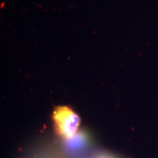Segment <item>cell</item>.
I'll return each instance as SVG.
<instances>
[{
	"mask_svg": "<svg viewBox=\"0 0 158 158\" xmlns=\"http://www.w3.org/2000/svg\"><path fill=\"white\" fill-rule=\"evenodd\" d=\"M53 119L57 133L67 140L78 133L80 117L69 107H57L53 114Z\"/></svg>",
	"mask_w": 158,
	"mask_h": 158,
	"instance_id": "cell-1",
	"label": "cell"
},
{
	"mask_svg": "<svg viewBox=\"0 0 158 158\" xmlns=\"http://www.w3.org/2000/svg\"><path fill=\"white\" fill-rule=\"evenodd\" d=\"M86 135L84 133H78L73 138L68 139L67 144L71 149H79L84 147V144H86Z\"/></svg>",
	"mask_w": 158,
	"mask_h": 158,
	"instance_id": "cell-2",
	"label": "cell"
}]
</instances>
